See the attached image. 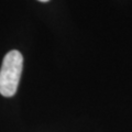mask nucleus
Returning <instances> with one entry per match:
<instances>
[{"label": "nucleus", "mask_w": 132, "mask_h": 132, "mask_svg": "<svg viewBox=\"0 0 132 132\" xmlns=\"http://www.w3.org/2000/svg\"><path fill=\"white\" fill-rule=\"evenodd\" d=\"M23 69V56L19 51L12 50L3 57L0 68V94L12 97L16 93Z\"/></svg>", "instance_id": "1"}, {"label": "nucleus", "mask_w": 132, "mask_h": 132, "mask_svg": "<svg viewBox=\"0 0 132 132\" xmlns=\"http://www.w3.org/2000/svg\"><path fill=\"white\" fill-rule=\"evenodd\" d=\"M39 1H42V2H47V1H50V0H39Z\"/></svg>", "instance_id": "2"}]
</instances>
